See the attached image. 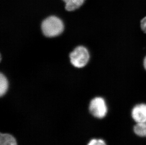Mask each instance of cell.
I'll list each match as a JSON object with an SVG mask.
<instances>
[{"mask_svg":"<svg viewBox=\"0 0 146 145\" xmlns=\"http://www.w3.org/2000/svg\"><path fill=\"white\" fill-rule=\"evenodd\" d=\"M42 30L46 37H55L61 34L64 29L62 20L55 16L46 18L42 24Z\"/></svg>","mask_w":146,"mask_h":145,"instance_id":"obj_1","label":"cell"},{"mask_svg":"<svg viewBox=\"0 0 146 145\" xmlns=\"http://www.w3.org/2000/svg\"><path fill=\"white\" fill-rule=\"evenodd\" d=\"M70 62L75 67L82 68L88 63L90 54L88 49L83 46H78L70 53Z\"/></svg>","mask_w":146,"mask_h":145,"instance_id":"obj_2","label":"cell"},{"mask_svg":"<svg viewBox=\"0 0 146 145\" xmlns=\"http://www.w3.org/2000/svg\"><path fill=\"white\" fill-rule=\"evenodd\" d=\"M89 110L94 117L102 119L108 113V107L105 100L101 97H96L90 103Z\"/></svg>","mask_w":146,"mask_h":145,"instance_id":"obj_3","label":"cell"},{"mask_svg":"<svg viewBox=\"0 0 146 145\" xmlns=\"http://www.w3.org/2000/svg\"><path fill=\"white\" fill-rule=\"evenodd\" d=\"M131 115L136 123L146 122V104H137L132 108Z\"/></svg>","mask_w":146,"mask_h":145,"instance_id":"obj_4","label":"cell"},{"mask_svg":"<svg viewBox=\"0 0 146 145\" xmlns=\"http://www.w3.org/2000/svg\"><path fill=\"white\" fill-rule=\"evenodd\" d=\"M66 11L72 12L80 8L86 0H62Z\"/></svg>","mask_w":146,"mask_h":145,"instance_id":"obj_5","label":"cell"},{"mask_svg":"<svg viewBox=\"0 0 146 145\" xmlns=\"http://www.w3.org/2000/svg\"><path fill=\"white\" fill-rule=\"evenodd\" d=\"M0 145H17L15 138L9 134L1 133L0 136Z\"/></svg>","mask_w":146,"mask_h":145,"instance_id":"obj_6","label":"cell"},{"mask_svg":"<svg viewBox=\"0 0 146 145\" xmlns=\"http://www.w3.org/2000/svg\"><path fill=\"white\" fill-rule=\"evenodd\" d=\"M133 131L139 137H146V122L136 123L134 126Z\"/></svg>","mask_w":146,"mask_h":145,"instance_id":"obj_7","label":"cell"},{"mask_svg":"<svg viewBox=\"0 0 146 145\" xmlns=\"http://www.w3.org/2000/svg\"><path fill=\"white\" fill-rule=\"evenodd\" d=\"M8 88V82L5 76L2 74H0V95L3 96L5 94Z\"/></svg>","mask_w":146,"mask_h":145,"instance_id":"obj_8","label":"cell"},{"mask_svg":"<svg viewBox=\"0 0 146 145\" xmlns=\"http://www.w3.org/2000/svg\"><path fill=\"white\" fill-rule=\"evenodd\" d=\"M87 145H106L105 141L102 139H93Z\"/></svg>","mask_w":146,"mask_h":145,"instance_id":"obj_9","label":"cell"},{"mask_svg":"<svg viewBox=\"0 0 146 145\" xmlns=\"http://www.w3.org/2000/svg\"><path fill=\"white\" fill-rule=\"evenodd\" d=\"M141 28L144 33L146 34V16L143 18L141 21Z\"/></svg>","mask_w":146,"mask_h":145,"instance_id":"obj_10","label":"cell"},{"mask_svg":"<svg viewBox=\"0 0 146 145\" xmlns=\"http://www.w3.org/2000/svg\"><path fill=\"white\" fill-rule=\"evenodd\" d=\"M143 66L145 70H146V56L145 57V58L144 59L143 61Z\"/></svg>","mask_w":146,"mask_h":145,"instance_id":"obj_11","label":"cell"}]
</instances>
